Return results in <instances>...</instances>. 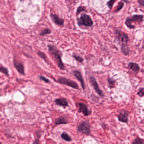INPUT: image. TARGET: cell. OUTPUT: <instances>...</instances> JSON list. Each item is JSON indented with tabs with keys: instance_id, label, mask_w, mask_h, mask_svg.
Masks as SVG:
<instances>
[{
	"instance_id": "obj_27",
	"label": "cell",
	"mask_w": 144,
	"mask_h": 144,
	"mask_svg": "<svg viewBox=\"0 0 144 144\" xmlns=\"http://www.w3.org/2000/svg\"><path fill=\"white\" fill-rule=\"evenodd\" d=\"M137 94L139 96H140V97H143L144 95V88H140Z\"/></svg>"
},
{
	"instance_id": "obj_13",
	"label": "cell",
	"mask_w": 144,
	"mask_h": 144,
	"mask_svg": "<svg viewBox=\"0 0 144 144\" xmlns=\"http://www.w3.org/2000/svg\"><path fill=\"white\" fill-rule=\"evenodd\" d=\"M55 102L56 105L62 107H67L68 106V100L65 98H57L55 99Z\"/></svg>"
},
{
	"instance_id": "obj_19",
	"label": "cell",
	"mask_w": 144,
	"mask_h": 144,
	"mask_svg": "<svg viewBox=\"0 0 144 144\" xmlns=\"http://www.w3.org/2000/svg\"><path fill=\"white\" fill-rule=\"evenodd\" d=\"M121 50L125 55H129L130 53V49L127 46L122 47H121Z\"/></svg>"
},
{
	"instance_id": "obj_4",
	"label": "cell",
	"mask_w": 144,
	"mask_h": 144,
	"mask_svg": "<svg viewBox=\"0 0 144 144\" xmlns=\"http://www.w3.org/2000/svg\"><path fill=\"white\" fill-rule=\"evenodd\" d=\"M116 39L120 44L121 47L127 46L129 41V37L127 34L119 30H116Z\"/></svg>"
},
{
	"instance_id": "obj_2",
	"label": "cell",
	"mask_w": 144,
	"mask_h": 144,
	"mask_svg": "<svg viewBox=\"0 0 144 144\" xmlns=\"http://www.w3.org/2000/svg\"><path fill=\"white\" fill-rule=\"evenodd\" d=\"M77 25L79 27L83 25L85 27H90L94 25V22L90 16L85 13L82 14L79 18H77Z\"/></svg>"
},
{
	"instance_id": "obj_28",
	"label": "cell",
	"mask_w": 144,
	"mask_h": 144,
	"mask_svg": "<svg viewBox=\"0 0 144 144\" xmlns=\"http://www.w3.org/2000/svg\"><path fill=\"white\" fill-rule=\"evenodd\" d=\"M39 78L40 80L44 81V82H45L46 83H50V80H49L48 79H47V78H46V77H44V76H42V75H40V76H39Z\"/></svg>"
},
{
	"instance_id": "obj_25",
	"label": "cell",
	"mask_w": 144,
	"mask_h": 144,
	"mask_svg": "<svg viewBox=\"0 0 144 144\" xmlns=\"http://www.w3.org/2000/svg\"><path fill=\"white\" fill-rule=\"evenodd\" d=\"M73 57L75 59L76 61H77L79 63H83V62L84 59L83 57H82L81 56L77 55H73Z\"/></svg>"
},
{
	"instance_id": "obj_7",
	"label": "cell",
	"mask_w": 144,
	"mask_h": 144,
	"mask_svg": "<svg viewBox=\"0 0 144 144\" xmlns=\"http://www.w3.org/2000/svg\"><path fill=\"white\" fill-rule=\"evenodd\" d=\"M89 80L96 93L100 96V97H103L105 96V95L102 90L99 88V85L96 78H95L94 76H90L89 78Z\"/></svg>"
},
{
	"instance_id": "obj_20",
	"label": "cell",
	"mask_w": 144,
	"mask_h": 144,
	"mask_svg": "<svg viewBox=\"0 0 144 144\" xmlns=\"http://www.w3.org/2000/svg\"><path fill=\"white\" fill-rule=\"evenodd\" d=\"M124 6V3L122 1H120V2L118 3V4L117 6L116 9L114 11V12H118L120 11V10H121L123 8Z\"/></svg>"
},
{
	"instance_id": "obj_23",
	"label": "cell",
	"mask_w": 144,
	"mask_h": 144,
	"mask_svg": "<svg viewBox=\"0 0 144 144\" xmlns=\"http://www.w3.org/2000/svg\"><path fill=\"white\" fill-rule=\"evenodd\" d=\"M37 55L40 57L42 58V59L44 60L45 62H47V57L45 53H43V52H41L40 51H39L37 53Z\"/></svg>"
},
{
	"instance_id": "obj_1",
	"label": "cell",
	"mask_w": 144,
	"mask_h": 144,
	"mask_svg": "<svg viewBox=\"0 0 144 144\" xmlns=\"http://www.w3.org/2000/svg\"><path fill=\"white\" fill-rule=\"evenodd\" d=\"M47 46L48 47L49 51L54 56L58 68L61 70H65V66L62 60L63 55L62 52L54 45L48 44Z\"/></svg>"
},
{
	"instance_id": "obj_14",
	"label": "cell",
	"mask_w": 144,
	"mask_h": 144,
	"mask_svg": "<svg viewBox=\"0 0 144 144\" xmlns=\"http://www.w3.org/2000/svg\"><path fill=\"white\" fill-rule=\"evenodd\" d=\"M128 68L134 73L137 72L140 70V66L137 64L131 62L128 65Z\"/></svg>"
},
{
	"instance_id": "obj_26",
	"label": "cell",
	"mask_w": 144,
	"mask_h": 144,
	"mask_svg": "<svg viewBox=\"0 0 144 144\" xmlns=\"http://www.w3.org/2000/svg\"><path fill=\"white\" fill-rule=\"evenodd\" d=\"M116 1H114V0H112V1H108L107 3V5L108 6V8L109 9L111 10V9H112V7L113 6L114 4V3L116 2Z\"/></svg>"
},
{
	"instance_id": "obj_17",
	"label": "cell",
	"mask_w": 144,
	"mask_h": 144,
	"mask_svg": "<svg viewBox=\"0 0 144 144\" xmlns=\"http://www.w3.org/2000/svg\"><path fill=\"white\" fill-rule=\"evenodd\" d=\"M52 33V31L51 29L49 28H46L41 31L39 33V35L41 36H44L48 34H50Z\"/></svg>"
},
{
	"instance_id": "obj_10",
	"label": "cell",
	"mask_w": 144,
	"mask_h": 144,
	"mask_svg": "<svg viewBox=\"0 0 144 144\" xmlns=\"http://www.w3.org/2000/svg\"><path fill=\"white\" fill-rule=\"evenodd\" d=\"M50 17L53 22L55 23V24L61 26H62L64 25V20L63 18H60L57 14L51 13L50 14Z\"/></svg>"
},
{
	"instance_id": "obj_11",
	"label": "cell",
	"mask_w": 144,
	"mask_h": 144,
	"mask_svg": "<svg viewBox=\"0 0 144 144\" xmlns=\"http://www.w3.org/2000/svg\"><path fill=\"white\" fill-rule=\"evenodd\" d=\"M73 74L74 76H75L76 79L80 82L81 84V86L83 88V90H84L86 88L85 84V81L83 78V76L79 71L74 70L73 71Z\"/></svg>"
},
{
	"instance_id": "obj_18",
	"label": "cell",
	"mask_w": 144,
	"mask_h": 144,
	"mask_svg": "<svg viewBox=\"0 0 144 144\" xmlns=\"http://www.w3.org/2000/svg\"><path fill=\"white\" fill-rule=\"evenodd\" d=\"M0 72L4 74L6 76L9 77V72L8 69L1 64H0Z\"/></svg>"
},
{
	"instance_id": "obj_22",
	"label": "cell",
	"mask_w": 144,
	"mask_h": 144,
	"mask_svg": "<svg viewBox=\"0 0 144 144\" xmlns=\"http://www.w3.org/2000/svg\"><path fill=\"white\" fill-rule=\"evenodd\" d=\"M131 144H144V140L142 139L137 137Z\"/></svg>"
},
{
	"instance_id": "obj_16",
	"label": "cell",
	"mask_w": 144,
	"mask_h": 144,
	"mask_svg": "<svg viewBox=\"0 0 144 144\" xmlns=\"http://www.w3.org/2000/svg\"><path fill=\"white\" fill-rule=\"evenodd\" d=\"M61 137L62 139L67 142H71L72 141V138L66 132H63L61 135Z\"/></svg>"
},
{
	"instance_id": "obj_15",
	"label": "cell",
	"mask_w": 144,
	"mask_h": 144,
	"mask_svg": "<svg viewBox=\"0 0 144 144\" xmlns=\"http://www.w3.org/2000/svg\"><path fill=\"white\" fill-rule=\"evenodd\" d=\"M68 123L66 117L61 116L56 118L55 120V125H59L62 124H67Z\"/></svg>"
},
{
	"instance_id": "obj_24",
	"label": "cell",
	"mask_w": 144,
	"mask_h": 144,
	"mask_svg": "<svg viewBox=\"0 0 144 144\" xmlns=\"http://www.w3.org/2000/svg\"><path fill=\"white\" fill-rule=\"evenodd\" d=\"M86 10V7L83 6H79L77 7V11H76V14L77 15H78L81 12L83 11H85Z\"/></svg>"
},
{
	"instance_id": "obj_29",
	"label": "cell",
	"mask_w": 144,
	"mask_h": 144,
	"mask_svg": "<svg viewBox=\"0 0 144 144\" xmlns=\"http://www.w3.org/2000/svg\"><path fill=\"white\" fill-rule=\"evenodd\" d=\"M139 4L142 6V7H144V0H138L137 1Z\"/></svg>"
},
{
	"instance_id": "obj_6",
	"label": "cell",
	"mask_w": 144,
	"mask_h": 144,
	"mask_svg": "<svg viewBox=\"0 0 144 144\" xmlns=\"http://www.w3.org/2000/svg\"><path fill=\"white\" fill-rule=\"evenodd\" d=\"M77 130L80 133L88 135L91 131L90 124L87 121H83L78 125Z\"/></svg>"
},
{
	"instance_id": "obj_8",
	"label": "cell",
	"mask_w": 144,
	"mask_h": 144,
	"mask_svg": "<svg viewBox=\"0 0 144 144\" xmlns=\"http://www.w3.org/2000/svg\"><path fill=\"white\" fill-rule=\"evenodd\" d=\"M78 112L82 113L85 116H88L91 114V111L89 110L88 107L85 103L79 102L77 103Z\"/></svg>"
},
{
	"instance_id": "obj_21",
	"label": "cell",
	"mask_w": 144,
	"mask_h": 144,
	"mask_svg": "<svg viewBox=\"0 0 144 144\" xmlns=\"http://www.w3.org/2000/svg\"><path fill=\"white\" fill-rule=\"evenodd\" d=\"M116 81V80H114L113 78L109 77L108 78V82L109 84V87L111 88H114Z\"/></svg>"
},
{
	"instance_id": "obj_5",
	"label": "cell",
	"mask_w": 144,
	"mask_h": 144,
	"mask_svg": "<svg viewBox=\"0 0 144 144\" xmlns=\"http://www.w3.org/2000/svg\"><path fill=\"white\" fill-rule=\"evenodd\" d=\"M57 82L61 84H63V85H65L71 87L74 89H77V90L79 89V86L77 83H76L74 81L72 80L65 77H60L57 80Z\"/></svg>"
},
{
	"instance_id": "obj_30",
	"label": "cell",
	"mask_w": 144,
	"mask_h": 144,
	"mask_svg": "<svg viewBox=\"0 0 144 144\" xmlns=\"http://www.w3.org/2000/svg\"><path fill=\"white\" fill-rule=\"evenodd\" d=\"M39 138H38L37 139H36L35 140L33 141V142L32 144H39Z\"/></svg>"
},
{
	"instance_id": "obj_9",
	"label": "cell",
	"mask_w": 144,
	"mask_h": 144,
	"mask_svg": "<svg viewBox=\"0 0 144 144\" xmlns=\"http://www.w3.org/2000/svg\"><path fill=\"white\" fill-rule=\"evenodd\" d=\"M129 112L127 110H122L118 115V119L120 122L128 124L129 121Z\"/></svg>"
},
{
	"instance_id": "obj_12",
	"label": "cell",
	"mask_w": 144,
	"mask_h": 144,
	"mask_svg": "<svg viewBox=\"0 0 144 144\" xmlns=\"http://www.w3.org/2000/svg\"><path fill=\"white\" fill-rule=\"evenodd\" d=\"M14 65L19 73H20L21 75H25L24 66L20 62L14 60Z\"/></svg>"
},
{
	"instance_id": "obj_3",
	"label": "cell",
	"mask_w": 144,
	"mask_h": 144,
	"mask_svg": "<svg viewBox=\"0 0 144 144\" xmlns=\"http://www.w3.org/2000/svg\"><path fill=\"white\" fill-rule=\"evenodd\" d=\"M143 15L142 14H134L131 17H128L125 20V25L128 28L132 29L135 28V27L132 25L133 22H137L138 24L143 22Z\"/></svg>"
}]
</instances>
